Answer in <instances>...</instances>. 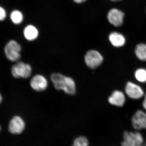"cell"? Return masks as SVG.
I'll list each match as a JSON object with an SVG mask.
<instances>
[{
    "instance_id": "11",
    "label": "cell",
    "mask_w": 146,
    "mask_h": 146,
    "mask_svg": "<svg viewBox=\"0 0 146 146\" xmlns=\"http://www.w3.org/2000/svg\"><path fill=\"white\" fill-rule=\"evenodd\" d=\"M125 101V95L122 91L119 90L113 91L108 98L110 104L117 107H122Z\"/></svg>"
},
{
    "instance_id": "19",
    "label": "cell",
    "mask_w": 146,
    "mask_h": 146,
    "mask_svg": "<svg viewBox=\"0 0 146 146\" xmlns=\"http://www.w3.org/2000/svg\"><path fill=\"white\" fill-rule=\"evenodd\" d=\"M142 105H143V106L144 109L146 110V94L144 97Z\"/></svg>"
},
{
    "instance_id": "17",
    "label": "cell",
    "mask_w": 146,
    "mask_h": 146,
    "mask_svg": "<svg viewBox=\"0 0 146 146\" xmlns=\"http://www.w3.org/2000/svg\"><path fill=\"white\" fill-rule=\"evenodd\" d=\"M89 142L86 137L80 136L74 140L72 146H88Z\"/></svg>"
},
{
    "instance_id": "21",
    "label": "cell",
    "mask_w": 146,
    "mask_h": 146,
    "mask_svg": "<svg viewBox=\"0 0 146 146\" xmlns=\"http://www.w3.org/2000/svg\"><path fill=\"white\" fill-rule=\"evenodd\" d=\"M3 101V96L0 92V104Z\"/></svg>"
},
{
    "instance_id": "1",
    "label": "cell",
    "mask_w": 146,
    "mask_h": 146,
    "mask_svg": "<svg viewBox=\"0 0 146 146\" xmlns=\"http://www.w3.org/2000/svg\"><path fill=\"white\" fill-rule=\"evenodd\" d=\"M50 79L56 89L62 90L68 95L75 94L76 83L72 78L60 73H54L51 75Z\"/></svg>"
},
{
    "instance_id": "23",
    "label": "cell",
    "mask_w": 146,
    "mask_h": 146,
    "mask_svg": "<svg viewBox=\"0 0 146 146\" xmlns=\"http://www.w3.org/2000/svg\"><path fill=\"white\" fill-rule=\"evenodd\" d=\"M142 146H146V144H145V145H143Z\"/></svg>"
},
{
    "instance_id": "16",
    "label": "cell",
    "mask_w": 146,
    "mask_h": 146,
    "mask_svg": "<svg viewBox=\"0 0 146 146\" xmlns=\"http://www.w3.org/2000/svg\"><path fill=\"white\" fill-rule=\"evenodd\" d=\"M136 80L141 83L146 82V69L140 68L137 69L134 74Z\"/></svg>"
},
{
    "instance_id": "24",
    "label": "cell",
    "mask_w": 146,
    "mask_h": 146,
    "mask_svg": "<svg viewBox=\"0 0 146 146\" xmlns=\"http://www.w3.org/2000/svg\"><path fill=\"white\" fill-rule=\"evenodd\" d=\"M0 130H1V127H0Z\"/></svg>"
},
{
    "instance_id": "4",
    "label": "cell",
    "mask_w": 146,
    "mask_h": 146,
    "mask_svg": "<svg viewBox=\"0 0 146 146\" xmlns=\"http://www.w3.org/2000/svg\"><path fill=\"white\" fill-rule=\"evenodd\" d=\"M104 61L102 55L98 51L91 50L87 51L84 56V61L87 67L95 69L102 65Z\"/></svg>"
},
{
    "instance_id": "3",
    "label": "cell",
    "mask_w": 146,
    "mask_h": 146,
    "mask_svg": "<svg viewBox=\"0 0 146 146\" xmlns=\"http://www.w3.org/2000/svg\"><path fill=\"white\" fill-rule=\"evenodd\" d=\"M32 69L30 65L23 61H18L12 66L11 73L15 78H29L31 76Z\"/></svg>"
},
{
    "instance_id": "20",
    "label": "cell",
    "mask_w": 146,
    "mask_h": 146,
    "mask_svg": "<svg viewBox=\"0 0 146 146\" xmlns=\"http://www.w3.org/2000/svg\"><path fill=\"white\" fill-rule=\"evenodd\" d=\"M74 1L76 3H80L84 2L86 0H74Z\"/></svg>"
},
{
    "instance_id": "18",
    "label": "cell",
    "mask_w": 146,
    "mask_h": 146,
    "mask_svg": "<svg viewBox=\"0 0 146 146\" xmlns=\"http://www.w3.org/2000/svg\"><path fill=\"white\" fill-rule=\"evenodd\" d=\"M7 17V12L5 9L0 6V21H3L5 20Z\"/></svg>"
},
{
    "instance_id": "14",
    "label": "cell",
    "mask_w": 146,
    "mask_h": 146,
    "mask_svg": "<svg viewBox=\"0 0 146 146\" xmlns=\"http://www.w3.org/2000/svg\"><path fill=\"white\" fill-rule=\"evenodd\" d=\"M136 57L142 61H146V44L140 43L136 45L135 48Z\"/></svg>"
},
{
    "instance_id": "25",
    "label": "cell",
    "mask_w": 146,
    "mask_h": 146,
    "mask_svg": "<svg viewBox=\"0 0 146 146\" xmlns=\"http://www.w3.org/2000/svg\"></svg>"
},
{
    "instance_id": "8",
    "label": "cell",
    "mask_w": 146,
    "mask_h": 146,
    "mask_svg": "<svg viewBox=\"0 0 146 146\" xmlns=\"http://www.w3.org/2000/svg\"><path fill=\"white\" fill-rule=\"evenodd\" d=\"M25 127L24 120L20 116L13 117L9 125V130L12 134H20L23 132Z\"/></svg>"
},
{
    "instance_id": "6",
    "label": "cell",
    "mask_w": 146,
    "mask_h": 146,
    "mask_svg": "<svg viewBox=\"0 0 146 146\" xmlns=\"http://www.w3.org/2000/svg\"><path fill=\"white\" fill-rule=\"evenodd\" d=\"M125 14L123 11L117 8H112L108 12V21L113 26L119 27L124 23Z\"/></svg>"
},
{
    "instance_id": "2",
    "label": "cell",
    "mask_w": 146,
    "mask_h": 146,
    "mask_svg": "<svg viewBox=\"0 0 146 146\" xmlns=\"http://www.w3.org/2000/svg\"><path fill=\"white\" fill-rule=\"evenodd\" d=\"M22 47L14 40L9 41L4 48V52L7 59L12 62H17L21 57Z\"/></svg>"
},
{
    "instance_id": "7",
    "label": "cell",
    "mask_w": 146,
    "mask_h": 146,
    "mask_svg": "<svg viewBox=\"0 0 146 146\" xmlns=\"http://www.w3.org/2000/svg\"><path fill=\"white\" fill-rule=\"evenodd\" d=\"M125 90L127 96L131 99H140L145 94L141 86L131 82H128L126 83Z\"/></svg>"
},
{
    "instance_id": "15",
    "label": "cell",
    "mask_w": 146,
    "mask_h": 146,
    "mask_svg": "<svg viewBox=\"0 0 146 146\" xmlns=\"http://www.w3.org/2000/svg\"><path fill=\"white\" fill-rule=\"evenodd\" d=\"M10 18L13 23L19 25L23 21V15L20 11L13 10L11 13Z\"/></svg>"
},
{
    "instance_id": "22",
    "label": "cell",
    "mask_w": 146,
    "mask_h": 146,
    "mask_svg": "<svg viewBox=\"0 0 146 146\" xmlns=\"http://www.w3.org/2000/svg\"><path fill=\"white\" fill-rule=\"evenodd\" d=\"M110 1H112L113 2H117L119 1H122V0H110Z\"/></svg>"
},
{
    "instance_id": "5",
    "label": "cell",
    "mask_w": 146,
    "mask_h": 146,
    "mask_svg": "<svg viewBox=\"0 0 146 146\" xmlns=\"http://www.w3.org/2000/svg\"><path fill=\"white\" fill-rule=\"evenodd\" d=\"M122 146H142L144 139L142 134L138 131H126L123 133Z\"/></svg>"
},
{
    "instance_id": "10",
    "label": "cell",
    "mask_w": 146,
    "mask_h": 146,
    "mask_svg": "<svg viewBox=\"0 0 146 146\" xmlns=\"http://www.w3.org/2000/svg\"><path fill=\"white\" fill-rule=\"evenodd\" d=\"M131 123L136 130L146 129V112L142 110H137L132 117Z\"/></svg>"
},
{
    "instance_id": "13",
    "label": "cell",
    "mask_w": 146,
    "mask_h": 146,
    "mask_svg": "<svg viewBox=\"0 0 146 146\" xmlns=\"http://www.w3.org/2000/svg\"><path fill=\"white\" fill-rule=\"evenodd\" d=\"M39 33L36 28L33 26H27L24 30V35L25 38L29 41H33L36 39Z\"/></svg>"
},
{
    "instance_id": "12",
    "label": "cell",
    "mask_w": 146,
    "mask_h": 146,
    "mask_svg": "<svg viewBox=\"0 0 146 146\" xmlns=\"http://www.w3.org/2000/svg\"><path fill=\"white\" fill-rule=\"evenodd\" d=\"M108 39L111 45L116 48L123 46L126 42L124 35L117 31L110 33L108 35Z\"/></svg>"
},
{
    "instance_id": "9",
    "label": "cell",
    "mask_w": 146,
    "mask_h": 146,
    "mask_svg": "<svg viewBox=\"0 0 146 146\" xmlns=\"http://www.w3.org/2000/svg\"><path fill=\"white\" fill-rule=\"evenodd\" d=\"M30 83L32 89L38 92L45 91L48 86L47 79L40 74L34 76L31 78Z\"/></svg>"
}]
</instances>
